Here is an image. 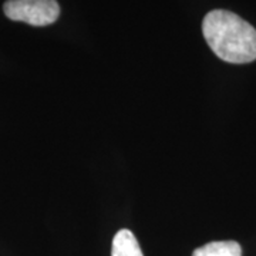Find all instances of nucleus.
I'll return each mask as SVG.
<instances>
[{"mask_svg": "<svg viewBox=\"0 0 256 256\" xmlns=\"http://www.w3.org/2000/svg\"><path fill=\"white\" fill-rule=\"evenodd\" d=\"M192 256H242V248L235 240H216L196 248Z\"/></svg>", "mask_w": 256, "mask_h": 256, "instance_id": "nucleus-4", "label": "nucleus"}, {"mask_svg": "<svg viewBox=\"0 0 256 256\" xmlns=\"http://www.w3.org/2000/svg\"><path fill=\"white\" fill-rule=\"evenodd\" d=\"M202 33L210 50L226 63L256 60V28L228 10H212L202 22Z\"/></svg>", "mask_w": 256, "mask_h": 256, "instance_id": "nucleus-1", "label": "nucleus"}, {"mask_svg": "<svg viewBox=\"0 0 256 256\" xmlns=\"http://www.w3.org/2000/svg\"><path fill=\"white\" fill-rule=\"evenodd\" d=\"M3 10L10 20L37 28L53 24L60 16L57 0H8Z\"/></svg>", "mask_w": 256, "mask_h": 256, "instance_id": "nucleus-2", "label": "nucleus"}, {"mask_svg": "<svg viewBox=\"0 0 256 256\" xmlns=\"http://www.w3.org/2000/svg\"><path fill=\"white\" fill-rule=\"evenodd\" d=\"M111 256H144L134 234L128 229H120L112 239Z\"/></svg>", "mask_w": 256, "mask_h": 256, "instance_id": "nucleus-3", "label": "nucleus"}]
</instances>
